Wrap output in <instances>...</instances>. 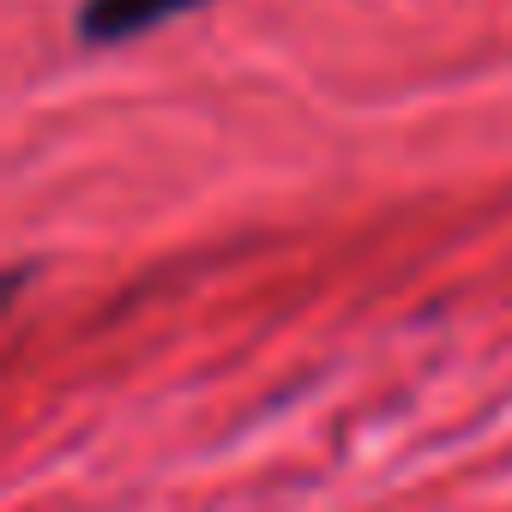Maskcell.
I'll use <instances>...</instances> for the list:
<instances>
[{
	"mask_svg": "<svg viewBox=\"0 0 512 512\" xmlns=\"http://www.w3.org/2000/svg\"><path fill=\"white\" fill-rule=\"evenodd\" d=\"M193 7H205V0H85L79 7V37L91 49H115V43H133V37L169 25V19H181Z\"/></svg>",
	"mask_w": 512,
	"mask_h": 512,
	"instance_id": "cell-1",
	"label": "cell"
}]
</instances>
